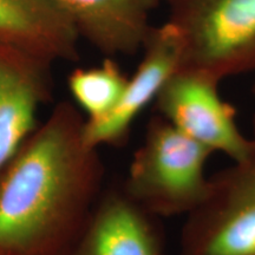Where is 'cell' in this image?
Wrapping results in <instances>:
<instances>
[{"label":"cell","mask_w":255,"mask_h":255,"mask_svg":"<svg viewBox=\"0 0 255 255\" xmlns=\"http://www.w3.org/2000/svg\"><path fill=\"white\" fill-rule=\"evenodd\" d=\"M84 116L62 102L0 169V255H64L103 194Z\"/></svg>","instance_id":"1"},{"label":"cell","mask_w":255,"mask_h":255,"mask_svg":"<svg viewBox=\"0 0 255 255\" xmlns=\"http://www.w3.org/2000/svg\"><path fill=\"white\" fill-rule=\"evenodd\" d=\"M212 155L156 114L121 188L155 218L187 216L207 195L206 164Z\"/></svg>","instance_id":"2"},{"label":"cell","mask_w":255,"mask_h":255,"mask_svg":"<svg viewBox=\"0 0 255 255\" xmlns=\"http://www.w3.org/2000/svg\"><path fill=\"white\" fill-rule=\"evenodd\" d=\"M183 68L219 79L255 70V0H168Z\"/></svg>","instance_id":"3"},{"label":"cell","mask_w":255,"mask_h":255,"mask_svg":"<svg viewBox=\"0 0 255 255\" xmlns=\"http://www.w3.org/2000/svg\"><path fill=\"white\" fill-rule=\"evenodd\" d=\"M180 255H255V152L209 177L181 229Z\"/></svg>","instance_id":"4"},{"label":"cell","mask_w":255,"mask_h":255,"mask_svg":"<svg viewBox=\"0 0 255 255\" xmlns=\"http://www.w3.org/2000/svg\"><path fill=\"white\" fill-rule=\"evenodd\" d=\"M221 79L193 68H178L155 100L156 114L208 149L241 162L255 152V141L239 127L237 110L220 94Z\"/></svg>","instance_id":"5"},{"label":"cell","mask_w":255,"mask_h":255,"mask_svg":"<svg viewBox=\"0 0 255 255\" xmlns=\"http://www.w3.org/2000/svg\"><path fill=\"white\" fill-rule=\"evenodd\" d=\"M143 58L137 66L119 104L103 120L84 124V139L92 148L121 145L129 136L138 115L155 102L158 92L173 73L181 68L183 41L171 21L151 28L143 45Z\"/></svg>","instance_id":"6"},{"label":"cell","mask_w":255,"mask_h":255,"mask_svg":"<svg viewBox=\"0 0 255 255\" xmlns=\"http://www.w3.org/2000/svg\"><path fill=\"white\" fill-rule=\"evenodd\" d=\"M157 218L122 188L103 193L75 244L64 255H165Z\"/></svg>","instance_id":"7"},{"label":"cell","mask_w":255,"mask_h":255,"mask_svg":"<svg viewBox=\"0 0 255 255\" xmlns=\"http://www.w3.org/2000/svg\"><path fill=\"white\" fill-rule=\"evenodd\" d=\"M49 65L0 45V169L39 126L38 110L50 97Z\"/></svg>","instance_id":"8"},{"label":"cell","mask_w":255,"mask_h":255,"mask_svg":"<svg viewBox=\"0 0 255 255\" xmlns=\"http://www.w3.org/2000/svg\"><path fill=\"white\" fill-rule=\"evenodd\" d=\"M79 36L55 0H0V45L51 64L77 58Z\"/></svg>","instance_id":"9"},{"label":"cell","mask_w":255,"mask_h":255,"mask_svg":"<svg viewBox=\"0 0 255 255\" xmlns=\"http://www.w3.org/2000/svg\"><path fill=\"white\" fill-rule=\"evenodd\" d=\"M79 34L107 56L130 55L144 45L159 0H55Z\"/></svg>","instance_id":"10"},{"label":"cell","mask_w":255,"mask_h":255,"mask_svg":"<svg viewBox=\"0 0 255 255\" xmlns=\"http://www.w3.org/2000/svg\"><path fill=\"white\" fill-rule=\"evenodd\" d=\"M128 78L114 59L107 58L101 65L77 69L68 83L73 100L88 115V122L103 120L122 97Z\"/></svg>","instance_id":"11"},{"label":"cell","mask_w":255,"mask_h":255,"mask_svg":"<svg viewBox=\"0 0 255 255\" xmlns=\"http://www.w3.org/2000/svg\"><path fill=\"white\" fill-rule=\"evenodd\" d=\"M252 90H253V96H254V98H255V83H254L253 89H252ZM252 129H253V133H252V138H253L254 141H255V113L253 115V122H252Z\"/></svg>","instance_id":"12"}]
</instances>
